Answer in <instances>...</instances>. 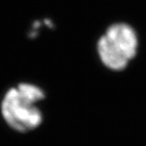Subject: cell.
Instances as JSON below:
<instances>
[{"mask_svg": "<svg viewBox=\"0 0 146 146\" xmlns=\"http://www.w3.org/2000/svg\"><path fill=\"white\" fill-rule=\"evenodd\" d=\"M42 88L30 83H20L11 87L1 102V114L8 126L19 133L36 129L43 121L38 104L45 100Z\"/></svg>", "mask_w": 146, "mask_h": 146, "instance_id": "obj_1", "label": "cell"}, {"mask_svg": "<svg viewBox=\"0 0 146 146\" xmlns=\"http://www.w3.org/2000/svg\"><path fill=\"white\" fill-rule=\"evenodd\" d=\"M137 33L125 23L110 26L97 43V53L102 64L114 72L127 69L137 56Z\"/></svg>", "mask_w": 146, "mask_h": 146, "instance_id": "obj_2", "label": "cell"}]
</instances>
